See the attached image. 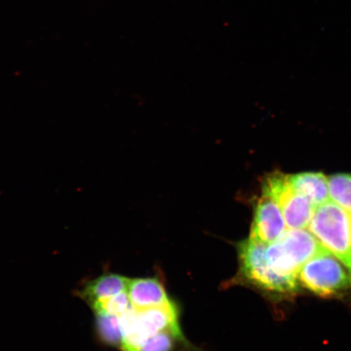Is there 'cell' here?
Returning <instances> with one entry per match:
<instances>
[{
  "label": "cell",
  "instance_id": "obj_1",
  "mask_svg": "<svg viewBox=\"0 0 351 351\" xmlns=\"http://www.w3.org/2000/svg\"><path fill=\"white\" fill-rule=\"evenodd\" d=\"M307 229L351 276V213L328 200L315 208Z\"/></svg>",
  "mask_w": 351,
  "mask_h": 351
},
{
  "label": "cell",
  "instance_id": "obj_2",
  "mask_svg": "<svg viewBox=\"0 0 351 351\" xmlns=\"http://www.w3.org/2000/svg\"><path fill=\"white\" fill-rule=\"evenodd\" d=\"M326 251L310 231L289 230L267 245L266 258L276 274L297 279L307 261Z\"/></svg>",
  "mask_w": 351,
  "mask_h": 351
},
{
  "label": "cell",
  "instance_id": "obj_3",
  "mask_svg": "<svg viewBox=\"0 0 351 351\" xmlns=\"http://www.w3.org/2000/svg\"><path fill=\"white\" fill-rule=\"evenodd\" d=\"M267 245L248 239L239 244L241 274L248 282L263 291L293 293L297 291V279L276 274L266 258Z\"/></svg>",
  "mask_w": 351,
  "mask_h": 351
},
{
  "label": "cell",
  "instance_id": "obj_4",
  "mask_svg": "<svg viewBox=\"0 0 351 351\" xmlns=\"http://www.w3.org/2000/svg\"><path fill=\"white\" fill-rule=\"evenodd\" d=\"M298 278L306 289L322 298L339 295L351 287L350 274L328 251L307 261Z\"/></svg>",
  "mask_w": 351,
  "mask_h": 351
},
{
  "label": "cell",
  "instance_id": "obj_5",
  "mask_svg": "<svg viewBox=\"0 0 351 351\" xmlns=\"http://www.w3.org/2000/svg\"><path fill=\"white\" fill-rule=\"evenodd\" d=\"M262 192L279 205L289 230H302L308 227L315 208L304 195L289 185L288 175L276 172L263 182Z\"/></svg>",
  "mask_w": 351,
  "mask_h": 351
},
{
  "label": "cell",
  "instance_id": "obj_6",
  "mask_svg": "<svg viewBox=\"0 0 351 351\" xmlns=\"http://www.w3.org/2000/svg\"><path fill=\"white\" fill-rule=\"evenodd\" d=\"M285 219L279 205L269 195L262 192L254 209L250 239L265 245L273 243L285 231Z\"/></svg>",
  "mask_w": 351,
  "mask_h": 351
},
{
  "label": "cell",
  "instance_id": "obj_7",
  "mask_svg": "<svg viewBox=\"0 0 351 351\" xmlns=\"http://www.w3.org/2000/svg\"><path fill=\"white\" fill-rule=\"evenodd\" d=\"M135 310L139 327L148 337L162 332H171L183 337L179 326L177 306L172 301L161 306Z\"/></svg>",
  "mask_w": 351,
  "mask_h": 351
},
{
  "label": "cell",
  "instance_id": "obj_8",
  "mask_svg": "<svg viewBox=\"0 0 351 351\" xmlns=\"http://www.w3.org/2000/svg\"><path fill=\"white\" fill-rule=\"evenodd\" d=\"M127 293L135 309L161 306L171 301L164 285L156 278L130 280Z\"/></svg>",
  "mask_w": 351,
  "mask_h": 351
},
{
  "label": "cell",
  "instance_id": "obj_9",
  "mask_svg": "<svg viewBox=\"0 0 351 351\" xmlns=\"http://www.w3.org/2000/svg\"><path fill=\"white\" fill-rule=\"evenodd\" d=\"M289 185L308 199L315 208L329 200L328 178L322 173L304 172L288 175Z\"/></svg>",
  "mask_w": 351,
  "mask_h": 351
},
{
  "label": "cell",
  "instance_id": "obj_10",
  "mask_svg": "<svg viewBox=\"0 0 351 351\" xmlns=\"http://www.w3.org/2000/svg\"><path fill=\"white\" fill-rule=\"evenodd\" d=\"M130 282V279L121 275H103L88 284L80 295L90 305L104 298L127 292Z\"/></svg>",
  "mask_w": 351,
  "mask_h": 351
},
{
  "label": "cell",
  "instance_id": "obj_11",
  "mask_svg": "<svg viewBox=\"0 0 351 351\" xmlns=\"http://www.w3.org/2000/svg\"><path fill=\"white\" fill-rule=\"evenodd\" d=\"M121 332V351H140L148 337L145 335L137 320L136 310L131 306L119 317Z\"/></svg>",
  "mask_w": 351,
  "mask_h": 351
},
{
  "label": "cell",
  "instance_id": "obj_12",
  "mask_svg": "<svg viewBox=\"0 0 351 351\" xmlns=\"http://www.w3.org/2000/svg\"><path fill=\"white\" fill-rule=\"evenodd\" d=\"M329 199L351 213V173H337L328 178Z\"/></svg>",
  "mask_w": 351,
  "mask_h": 351
},
{
  "label": "cell",
  "instance_id": "obj_13",
  "mask_svg": "<svg viewBox=\"0 0 351 351\" xmlns=\"http://www.w3.org/2000/svg\"><path fill=\"white\" fill-rule=\"evenodd\" d=\"M99 335L105 343L121 346V332L119 317L106 313H95Z\"/></svg>",
  "mask_w": 351,
  "mask_h": 351
},
{
  "label": "cell",
  "instance_id": "obj_14",
  "mask_svg": "<svg viewBox=\"0 0 351 351\" xmlns=\"http://www.w3.org/2000/svg\"><path fill=\"white\" fill-rule=\"evenodd\" d=\"M90 306L95 313H106L117 315V317L124 314L132 306L127 292L96 301Z\"/></svg>",
  "mask_w": 351,
  "mask_h": 351
},
{
  "label": "cell",
  "instance_id": "obj_15",
  "mask_svg": "<svg viewBox=\"0 0 351 351\" xmlns=\"http://www.w3.org/2000/svg\"><path fill=\"white\" fill-rule=\"evenodd\" d=\"M176 340H183V337L171 332H162L149 337L140 351H173Z\"/></svg>",
  "mask_w": 351,
  "mask_h": 351
}]
</instances>
